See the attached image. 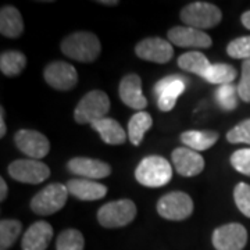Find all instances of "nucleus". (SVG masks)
Masks as SVG:
<instances>
[{
  "mask_svg": "<svg viewBox=\"0 0 250 250\" xmlns=\"http://www.w3.org/2000/svg\"><path fill=\"white\" fill-rule=\"evenodd\" d=\"M135 54L146 62L166 64L172 59L174 50L168 41L161 38H146L135 47Z\"/></svg>",
  "mask_w": 250,
  "mask_h": 250,
  "instance_id": "ddd939ff",
  "label": "nucleus"
},
{
  "mask_svg": "<svg viewBox=\"0 0 250 250\" xmlns=\"http://www.w3.org/2000/svg\"><path fill=\"white\" fill-rule=\"evenodd\" d=\"M220 135L215 131H185L181 134V141L185 145V147H189L195 152L207 150L211 146H214L218 141Z\"/></svg>",
  "mask_w": 250,
  "mask_h": 250,
  "instance_id": "4be33fe9",
  "label": "nucleus"
},
{
  "mask_svg": "<svg viewBox=\"0 0 250 250\" xmlns=\"http://www.w3.org/2000/svg\"><path fill=\"white\" fill-rule=\"evenodd\" d=\"M223 20V13L213 3L193 1L181 10V21L187 27L207 29L218 25Z\"/></svg>",
  "mask_w": 250,
  "mask_h": 250,
  "instance_id": "7ed1b4c3",
  "label": "nucleus"
},
{
  "mask_svg": "<svg viewBox=\"0 0 250 250\" xmlns=\"http://www.w3.org/2000/svg\"><path fill=\"white\" fill-rule=\"evenodd\" d=\"M187 78L181 75H168L160 80L154 86L157 106L161 111L167 113L175 107L178 98L187 89Z\"/></svg>",
  "mask_w": 250,
  "mask_h": 250,
  "instance_id": "1a4fd4ad",
  "label": "nucleus"
},
{
  "mask_svg": "<svg viewBox=\"0 0 250 250\" xmlns=\"http://www.w3.org/2000/svg\"><path fill=\"white\" fill-rule=\"evenodd\" d=\"M241 21H242V24H243V27L248 28V29H250V10H249V11H246V13H243V14H242Z\"/></svg>",
  "mask_w": 250,
  "mask_h": 250,
  "instance_id": "e433bc0d",
  "label": "nucleus"
},
{
  "mask_svg": "<svg viewBox=\"0 0 250 250\" xmlns=\"http://www.w3.org/2000/svg\"><path fill=\"white\" fill-rule=\"evenodd\" d=\"M9 174L11 178L18 182L36 185L49 178L50 168L42 161L34 159H21L10 164Z\"/></svg>",
  "mask_w": 250,
  "mask_h": 250,
  "instance_id": "6e6552de",
  "label": "nucleus"
},
{
  "mask_svg": "<svg viewBox=\"0 0 250 250\" xmlns=\"http://www.w3.org/2000/svg\"><path fill=\"white\" fill-rule=\"evenodd\" d=\"M27 65V56L18 50H7L0 54V70L6 77H17Z\"/></svg>",
  "mask_w": 250,
  "mask_h": 250,
  "instance_id": "b1692460",
  "label": "nucleus"
},
{
  "mask_svg": "<svg viewBox=\"0 0 250 250\" xmlns=\"http://www.w3.org/2000/svg\"><path fill=\"white\" fill-rule=\"evenodd\" d=\"M14 143L29 159L41 160L49 154L50 142L45 135L34 129H20L14 135Z\"/></svg>",
  "mask_w": 250,
  "mask_h": 250,
  "instance_id": "f8f14e48",
  "label": "nucleus"
},
{
  "mask_svg": "<svg viewBox=\"0 0 250 250\" xmlns=\"http://www.w3.org/2000/svg\"><path fill=\"white\" fill-rule=\"evenodd\" d=\"M136 206L129 199L114 200L103 205L98 211V221L104 228H121L134 221Z\"/></svg>",
  "mask_w": 250,
  "mask_h": 250,
  "instance_id": "423d86ee",
  "label": "nucleus"
},
{
  "mask_svg": "<svg viewBox=\"0 0 250 250\" xmlns=\"http://www.w3.org/2000/svg\"><path fill=\"white\" fill-rule=\"evenodd\" d=\"M120 99L125 106L143 111L147 106V99L142 93V80L138 74H126L118 86Z\"/></svg>",
  "mask_w": 250,
  "mask_h": 250,
  "instance_id": "dca6fc26",
  "label": "nucleus"
},
{
  "mask_svg": "<svg viewBox=\"0 0 250 250\" xmlns=\"http://www.w3.org/2000/svg\"><path fill=\"white\" fill-rule=\"evenodd\" d=\"M22 231V224L17 220H1L0 223V250H9Z\"/></svg>",
  "mask_w": 250,
  "mask_h": 250,
  "instance_id": "bb28decb",
  "label": "nucleus"
},
{
  "mask_svg": "<svg viewBox=\"0 0 250 250\" xmlns=\"http://www.w3.org/2000/svg\"><path fill=\"white\" fill-rule=\"evenodd\" d=\"M157 213L171 221H182L193 213V200L185 192H170L159 199Z\"/></svg>",
  "mask_w": 250,
  "mask_h": 250,
  "instance_id": "0eeeda50",
  "label": "nucleus"
},
{
  "mask_svg": "<svg viewBox=\"0 0 250 250\" xmlns=\"http://www.w3.org/2000/svg\"><path fill=\"white\" fill-rule=\"evenodd\" d=\"M135 178L143 187H166L172 179V167L170 161L161 156H147L138 164Z\"/></svg>",
  "mask_w": 250,
  "mask_h": 250,
  "instance_id": "f03ea898",
  "label": "nucleus"
},
{
  "mask_svg": "<svg viewBox=\"0 0 250 250\" xmlns=\"http://www.w3.org/2000/svg\"><path fill=\"white\" fill-rule=\"evenodd\" d=\"M248 243V231L238 223H231L215 228L213 246L215 250H243Z\"/></svg>",
  "mask_w": 250,
  "mask_h": 250,
  "instance_id": "9d476101",
  "label": "nucleus"
},
{
  "mask_svg": "<svg viewBox=\"0 0 250 250\" xmlns=\"http://www.w3.org/2000/svg\"><path fill=\"white\" fill-rule=\"evenodd\" d=\"M92 128L98 131L102 141L107 145H123L126 142V132L121 124L113 118H103L92 124Z\"/></svg>",
  "mask_w": 250,
  "mask_h": 250,
  "instance_id": "aec40b11",
  "label": "nucleus"
},
{
  "mask_svg": "<svg viewBox=\"0 0 250 250\" xmlns=\"http://www.w3.org/2000/svg\"><path fill=\"white\" fill-rule=\"evenodd\" d=\"M238 77V71L236 68L232 67L231 64H223V62H218V64H211L210 68L207 70L205 74V78L208 83H218L220 86L221 85H228V83H232L233 81L236 80Z\"/></svg>",
  "mask_w": 250,
  "mask_h": 250,
  "instance_id": "a878e982",
  "label": "nucleus"
},
{
  "mask_svg": "<svg viewBox=\"0 0 250 250\" xmlns=\"http://www.w3.org/2000/svg\"><path fill=\"white\" fill-rule=\"evenodd\" d=\"M65 187L68 189L70 195L80 199V200H85V202L103 199L107 193V187H104L103 184H99L96 181H92V179H70L65 184Z\"/></svg>",
  "mask_w": 250,
  "mask_h": 250,
  "instance_id": "6ab92c4d",
  "label": "nucleus"
},
{
  "mask_svg": "<svg viewBox=\"0 0 250 250\" xmlns=\"http://www.w3.org/2000/svg\"><path fill=\"white\" fill-rule=\"evenodd\" d=\"M227 53L232 59L249 60L250 59V36H241L231 41L227 46Z\"/></svg>",
  "mask_w": 250,
  "mask_h": 250,
  "instance_id": "c756f323",
  "label": "nucleus"
},
{
  "mask_svg": "<svg viewBox=\"0 0 250 250\" xmlns=\"http://www.w3.org/2000/svg\"><path fill=\"white\" fill-rule=\"evenodd\" d=\"M24 31L21 13L13 6H3L0 10V32L6 38H18Z\"/></svg>",
  "mask_w": 250,
  "mask_h": 250,
  "instance_id": "412c9836",
  "label": "nucleus"
},
{
  "mask_svg": "<svg viewBox=\"0 0 250 250\" xmlns=\"http://www.w3.org/2000/svg\"><path fill=\"white\" fill-rule=\"evenodd\" d=\"M62 52L68 59L80 62H95L102 52L100 41L92 32H74L62 42Z\"/></svg>",
  "mask_w": 250,
  "mask_h": 250,
  "instance_id": "f257e3e1",
  "label": "nucleus"
},
{
  "mask_svg": "<svg viewBox=\"0 0 250 250\" xmlns=\"http://www.w3.org/2000/svg\"><path fill=\"white\" fill-rule=\"evenodd\" d=\"M238 95L245 103H250V59L245 60L242 64V75L238 85Z\"/></svg>",
  "mask_w": 250,
  "mask_h": 250,
  "instance_id": "72a5a7b5",
  "label": "nucleus"
},
{
  "mask_svg": "<svg viewBox=\"0 0 250 250\" xmlns=\"http://www.w3.org/2000/svg\"><path fill=\"white\" fill-rule=\"evenodd\" d=\"M178 65L181 70L193 72V74L200 75L203 78L207 70L210 68L211 62H208V59L200 52H188V53L179 56Z\"/></svg>",
  "mask_w": 250,
  "mask_h": 250,
  "instance_id": "393cba45",
  "label": "nucleus"
},
{
  "mask_svg": "<svg viewBox=\"0 0 250 250\" xmlns=\"http://www.w3.org/2000/svg\"><path fill=\"white\" fill-rule=\"evenodd\" d=\"M238 86L233 83L228 85H221L215 90V100L218 106L225 110V111H232L238 106Z\"/></svg>",
  "mask_w": 250,
  "mask_h": 250,
  "instance_id": "cd10ccee",
  "label": "nucleus"
},
{
  "mask_svg": "<svg viewBox=\"0 0 250 250\" xmlns=\"http://www.w3.org/2000/svg\"><path fill=\"white\" fill-rule=\"evenodd\" d=\"M56 248L57 250H83L85 248L83 235L81 233V231L74 228L65 229L59 235Z\"/></svg>",
  "mask_w": 250,
  "mask_h": 250,
  "instance_id": "c85d7f7f",
  "label": "nucleus"
},
{
  "mask_svg": "<svg viewBox=\"0 0 250 250\" xmlns=\"http://www.w3.org/2000/svg\"><path fill=\"white\" fill-rule=\"evenodd\" d=\"M170 43L181 46V47H196V49H207L213 45L211 36L207 35L205 31L192 27H174L168 31Z\"/></svg>",
  "mask_w": 250,
  "mask_h": 250,
  "instance_id": "4468645a",
  "label": "nucleus"
},
{
  "mask_svg": "<svg viewBox=\"0 0 250 250\" xmlns=\"http://www.w3.org/2000/svg\"><path fill=\"white\" fill-rule=\"evenodd\" d=\"M7 184H6V181L3 178H0V200L1 202H4L6 200V197H7Z\"/></svg>",
  "mask_w": 250,
  "mask_h": 250,
  "instance_id": "f704fd0d",
  "label": "nucleus"
},
{
  "mask_svg": "<svg viewBox=\"0 0 250 250\" xmlns=\"http://www.w3.org/2000/svg\"><path fill=\"white\" fill-rule=\"evenodd\" d=\"M67 168L71 174L78 175L80 178L96 179L107 178L111 174V167L106 161L89 159V157H74L67 163Z\"/></svg>",
  "mask_w": 250,
  "mask_h": 250,
  "instance_id": "2eb2a0df",
  "label": "nucleus"
},
{
  "mask_svg": "<svg viewBox=\"0 0 250 250\" xmlns=\"http://www.w3.org/2000/svg\"><path fill=\"white\" fill-rule=\"evenodd\" d=\"M43 77L49 86L62 92L71 90L78 83V74L75 67L65 62H53L47 64Z\"/></svg>",
  "mask_w": 250,
  "mask_h": 250,
  "instance_id": "9b49d317",
  "label": "nucleus"
},
{
  "mask_svg": "<svg viewBox=\"0 0 250 250\" xmlns=\"http://www.w3.org/2000/svg\"><path fill=\"white\" fill-rule=\"evenodd\" d=\"M233 200L242 214L250 218V185L239 182L233 189Z\"/></svg>",
  "mask_w": 250,
  "mask_h": 250,
  "instance_id": "7c9ffc66",
  "label": "nucleus"
},
{
  "mask_svg": "<svg viewBox=\"0 0 250 250\" xmlns=\"http://www.w3.org/2000/svg\"><path fill=\"white\" fill-rule=\"evenodd\" d=\"M98 3L104 4V6H117L118 4V0H100Z\"/></svg>",
  "mask_w": 250,
  "mask_h": 250,
  "instance_id": "4c0bfd02",
  "label": "nucleus"
},
{
  "mask_svg": "<svg viewBox=\"0 0 250 250\" xmlns=\"http://www.w3.org/2000/svg\"><path fill=\"white\" fill-rule=\"evenodd\" d=\"M68 189L62 184H50L31 200V210L38 215H50L62 210L68 199Z\"/></svg>",
  "mask_w": 250,
  "mask_h": 250,
  "instance_id": "39448f33",
  "label": "nucleus"
},
{
  "mask_svg": "<svg viewBox=\"0 0 250 250\" xmlns=\"http://www.w3.org/2000/svg\"><path fill=\"white\" fill-rule=\"evenodd\" d=\"M153 118L146 111H138L131 117L128 123V139L134 146H139L143 142L145 134L152 128Z\"/></svg>",
  "mask_w": 250,
  "mask_h": 250,
  "instance_id": "5701e85b",
  "label": "nucleus"
},
{
  "mask_svg": "<svg viewBox=\"0 0 250 250\" xmlns=\"http://www.w3.org/2000/svg\"><path fill=\"white\" fill-rule=\"evenodd\" d=\"M231 164L238 172L250 177V147L233 152L231 156Z\"/></svg>",
  "mask_w": 250,
  "mask_h": 250,
  "instance_id": "473e14b6",
  "label": "nucleus"
},
{
  "mask_svg": "<svg viewBox=\"0 0 250 250\" xmlns=\"http://www.w3.org/2000/svg\"><path fill=\"white\" fill-rule=\"evenodd\" d=\"M110 110V99L103 90H90L81 99L74 111V118L78 124H93L103 120Z\"/></svg>",
  "mask_w": 250,
  "mask_h": 250,
  "instance_id": "20e7f679",
  "label": "nucleus"
},
{
  "mask_svg": "<svg viewBox=\"0 0 250 250\" xmlns=\"http://www.w3.org/2000/svg\"><path fill=\"white\" fill-rule=\"evenodd\" d=\"M227 139L229 143H246L250 145V118L235 125L231 131H228Z\"/></svg>",
  "mask_w": 250,
  "mask_h": 250,
  "instance_id": "2f4dec72",
  "label": "nucleus"
},
{
  "mask_svg": "<svg viewBox=\"0 0 250 250\" xmlns=\"http://www.w3.org/2000/svg\"><path fill=\"white\" fill-rule=\"evenodd\" d=\"M53 239V227L46 221H36L24 233L22 250H46Z\"/></svg>",
  "mask_w": 250,
  "mask_h": 250,
  "instance_id": "a211bd4d",
  "label": "nucleus"
},
{
  "mask_svg": "<svg viewBox=\"0 0 250 250\" xmlns=\"http://www.w3.org/2000/svg\"><path fill=\"white\" fill-rule=\"evenodd\" d=\"M171 159L177 172L182 177H195L205 168V159L202 154L185 146L172 150Z\"/></svg>",
  "mask_w": 250,
  "mask_h": 250,
  "instance_id": "f3484780",
  "label": "nucleus"
},
{
  "mask_svg": "<svg viewBox=\"0 0 250 250\" xmlns=\"http://www.w3.org/2000/svg\"><path fill=\"white\" fill-rule=\"evenodd\" d=\"M6 135V123H4V108H0V138Z\"/></svg>",
  "mask_w": 250,
  "mask_h": 250,
  "instance_id": "c9c22d12",
  "label": "nucleus"
}]
</instances>
